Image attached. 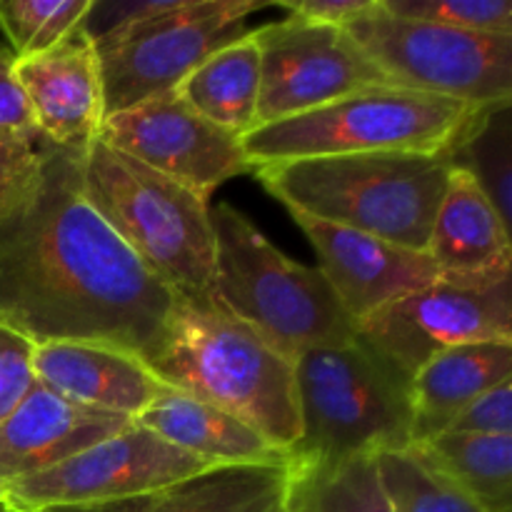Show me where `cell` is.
I'll return each instance as SVG.
<instances>
[{
  "label": "cell",
  "instance_id": "cell-4",
  "mask_svg": "<svg viewBox=\"0 0 512 512\" xmlns=\"http://www.w3.org/2000/svg\"><path fill=\"white\" fill-rule=\"evenodd\" d=\"M300 440L290 468H330L358 455L413 448L410 378L360 343L310 348L293 360Z\"/></svg>",
  "mask_w": 512,
  "mask_h": 512
},
{
  "label": "cell",
  "instance_id": "cell-21",
  "mask_svg": "<svg viewBox=\"0 0 512 512\" xmlns=\"http://www.w3.org/2000/svg\"><path fill=\"white\" fill-rule=\"evenodd\" d=\"M288 480V465H228L138 498L45 512H288Z\"/></svg>",
  "mask_w": 512,
  "mask_h": 512
},
{
  "label": "cell",
  "instance_id": "cell-19",
  "mask_svg": "<svg viewBox=\"0 0 512 512\" xmlns=\"http://www.w3.org/2000/svg\"><path fill=\"white\" fill-rule=\"evenodd\" d=\"M512 380V340L458 345L428 360L410 378L413 448L448 433L480 395Z\"/></svg>",
  "mask_w": 512,
  "mask_h": 512
},
{
  "label": "cell",
  "instance_id": "cell-10",
  "mask_svg": "<svg viewBox=\"0 0 512 512\" xmlns=\"http://www.w3.org/2000/svg\"><path fill=\"white\" fill-rule=\"evenodd\" d=\"M355 338L413 378L458 345L512 340V280L470 285L440 278L375 310L355 325Z\"/></svg>",
  "mask_w": 512,
  "mask_h": 512
},
{
  "label": "cell",
  "instance_id": "cell-20",
  "mask_svg": "<svg viewBox=\"0 0 512 512\" xmlns=\"http://www.w3.org/2000/svg\"><path fill=\"white\" fill-rule=\"evenodd\" d=\"M135 423L208 468L288 465V455L280 453L258 430L205 400L173 388H165Z\"/></svg>",
  "mask_w": 512,
  "mask_h": 512
},
{
  "label": "cell",
  "instance_id": "cell-26",
  "mask_svg": "<svg viewBox=\"0 0 512 512\" xmlns=\"http://www.w3.org/2000/svg\"><path fill=\"white\" fill-rule=\"evenodd\" d=\"M375 458L393 512H488L418 448Z\"/></svg>",
  "mask_w": 512,
  "mask_h": 512
},
{
  "label": "cell",
  "instance_id": "cell-25",
  "mask_svg": "<svg viewBox=\"0 0 512 512\" xmlns=\"http://www.w3.org/2000/svg\"><path fill=\"white\" fill-rule=\"evenodd\" d=\"M453 165L468 170L493 208L512 223V118L510 103L485 108L453 150Z\"/></svg>",
  "mask_w": 512,
  "mask_h": 512
},
{
  "label": "cell",
  "instance_id": "cell-31",
  "mask_svg": "<svg viewBox=\"0 0 512 512\" xmlns=\"http://www.w3.org/2000/svg\"><path fill=\"white\" fill-rule=\"evenodd\" d=\"M448 433L460 435H512V380L480 395L458 415Z\"/></svg>",
  "mask_w": 512,
  "mask_h": 512
},
{
  "label": "cell",
  "instance_id": "cell-32",
  "mask_svg": "<svg viewBox=\"0 0 512 512\" xmlns=\"http://www.w3.org/2000/svg\"><path fill=\"white\" fill-rule=\"evenodd\" d=\"M0 133L40 143L28 100L15 78V55L3 43H0Z\"/></svg>",
  "mask_w": 512,
  "mask_h": 512
},
{
  "label": "cell",
  "instance_id": "cell-11",
  "mask_svg": "<svg viewBox=\"0 0 512 512\" xmlns=\"http://www.w3.org/2000/svg\"><path fill=\"white\" fill-rule=\"evenodd\" d=\"M203 470L208 465L133 423L113 438L10 485L0 495V505L8 512L90 508L153 493Z\"/></svg>",
  "mask_w": 512,
  "mask_h": 512
},
{
  "label": "cell",
  "instance_id": "cell-34",
  "mask_svg": "<svg viewBox=\"0 0 512 512\" xmlns=\"http://www.w3.org/2000/svg\"><path fill=\"white\" fill-rule=\"evenodd\" d=\"M0 512H8V510H5V508H3V505H0Z\"/></svg>",
  "mask_w": 512,
  "mask_h": 512
},
{
  "label": "cell",
  "instance_id": "cell-2",
  "mask_svg": "<svg viewBox=\"0 0 512 512\" xmlns=\"http://www.w3.org/2000/svg\"><path fill=\"white\" fill-rule=\"evenodd\" d=\"M145 365L168 388L205 400L258 430L280 453L300 440L293 360L213 298L180 295Z\"/></svg>",
  "mask_w": 512,
  "mask_h": 512
},
{
  "label": "cell",
  "instance_id": "cell-33",
  "mask_svg": "<svg viewBox=\"0 0 512 512\" xmlns=\"http://www.w3.org/2000/svg\"><path fill=\"white\" fill-rule=\"evenodd\" d=\"M373 3L375 0H283L278 5L305 23L345 28L368 13Z\"/></svg>",
  "mask_w": 512,
  "mask_h": 512
},
{
  "label": "cell",
  "instance_id": "cell-5",
  "mask_svg": "<svg viewBox=\"0 0 512 512\" xmlns=\"http://www.w3.org/2000/svg\"><path fill=\"white\" fill-rule=\"evenodd\" d=\"M80 188L115 235L175 293L213 298L215 238L208 198L100 138L80 158Z\"/></svg>",
  "mask_w": 512,
  "mask_h": 512
},
{
  "label": "cell",
  "instance_id": "cell-24",
  "mask_svg": "<svg viewBox=\"0 0 512 512\" xmlns=\"http://www.w3.org/2000/svg\"><path fill=\"white\" fill-rule=\"evenodd\" d=\"M288 470V512H393L375 455Z\"/></svg>",
  "mask_w": 512,
  "mask_h": 512
},
{
  "label": "cell",
  "instance_id": "cell-1",
  "mask_svg": "<svg viewBox=\"0 0 512 512\" xmlns=\"http://www.w3.org/2000/svg\"><path fill=\"white\" fill-rule=\"evenodd\" d=\"M80 158L40 143L23 203L0 218V323L30 343H100L150 358L180 293L88 203Z\"/></svg>",
  "mask_w": 512,
  "mask_h": 512
},
{
  "label": "cell",
  "instance_id": "cell-27",
  "mask_svg": "<svg viewBox=\"0 0 512 512\" xmlns=\"http://www.w3.org/2000/svg\"><path fill=\"white\" fill-rule=\"evenodd\" d=\"M93 0H0V33L15 58L48 53L80 28Z\"/></svg>",
  "mask_w": 512,
  "mask_h": 512
},
{
  "label": "cell",
  "instance_id": "cell-13",
  "mask_svg": "<svg viewBox=\"0 0 512 512\" xmlns=\"http://www.w3.org/2000/svg\"><path fill=\"white\" fill-rule=\"evenodd\" d=\"M98 138L208 200L225 180L253 170L238 135L205 120L175 93L108 115Z\"/></svg>",
  "mask_w": 512,
  "mask_h": 512
},
{
  "label": "cell",
  "instance_id": "cell-28",
  "mask_svg": "<svg viewBox=\"0 0 512 512\" xmlns=\"http://www.w3.org/2000/svg\"><path fill=\"white\" fill-rule=\"evenodd\" d=\"M383 10L405 20L443 25L465 33L512 35L510 0H380Z\"/></svg>",
  "mask_w": 512,
  "mask_h": 512
},
{
  "label": "cell",
  "instance_id": "cell-15",
  "mask_svg": "<svg viewBox=\"0 0 512 512\" xmlns=\"http://www.w3.org/2000/svg\"><path fill=\"white\" fill-rule=\"evenodd\" d=\"M15 78L40 140L75 155L88 153L105 110L98 58L83 30L78 28L48 53L15 58Z\"/></svg>",
  "mask_w": 512,
  "mask_h": 512
},
{
  "label": "cell",
  "instance_id": "cell-30",
  "mask_svg": "<svg viewBox=\"0 0 512 512\" xmlns=\"http://www.w3.org/2000/svg\"><path fill=\"white\" fill-rule=\"evenodd\" d=\"M40 143L0 133V218L33 190L40 170Z\"/></svg>",
  "mask_w": 512,
  "mask_h": 512
},
{
  "label": "cell",
  "instance_id": "cell-8",
  "mask_svg": "<svg viewBox=\"0 0 512 512\" xmlns=\"http://www.w3.org/2000/svg\"><path fill=\"white\" fill-rule=\"evenodd\" d=\"M343 30L390 85L480 108L512 100V35L405 20L383 10L380 0Z\"/></svg>",
  "mask_w": 512,
  "mask_h": 512
},
{
  "label": "cell",
  "instance_id": "cell-16",
  "mask_svg": "<svg viewBox=\"0 0 512 512\" xmlns=\"http://www.w3.org/2000/svg\"><path fill=\"white\" fill-rule=\"evenodd\" d=\"M128 425L133 420L83 408L35 383L23 403L0 423V495L10 485L113 438Z\"/></svg>",
  "mask_w": 512,
  "mask_h": 512
},
{
  "label": "cell",
  "instance_id": "cell-29",
  "mask_svg": "<svg viewBox=\"0 0 512 512\" xmlns=\"http://www.w3.org/2000/svg\"><path fill=\"white\" fill-rule=\"evenodd\" d=\"M35 343L0 323V423L35 388Z\"/></svg>",
  "mask_w": 512,
  "mask_h": 512
},
{
  "label": "cell",
  "instance_id": "cell-3",
  "mask_svg": "<svg viewBox=\"0 0 512 512\" xmlns=\"http://www.w3.org/2000/svg\"><path fill=\"white\" fill-rule=\"evenodd\" d=\"M450 173L453 158L443 153L330 155L255 168L290 213L420 253L428 250Z\"/></svg>",
  "mask_w": 512,
  "mask_h": 512
},
{
  "label": "cell",
  "instance_id": "cell-23",
  "mask_svg": "<svg viewBox=\"0 0 512 512\" xmlns=\"http://www.w3.org/2000/svg\"><path fill=\"white\" fill-rule=\"evenodd\" d=\"M418 450L488 512H512V435L443 433Z\"/></svg>",
  "mask_w": 512,
  "mask_h": 512
},
{
  "label": "cell",
  "instance_id": "cell-22",
  "mask_svg": "<svg viewBox=\"0 0 512 512\" xmlns=\"http://www.w3.org/2000/svg\"><path fill=\"white\" fill-rule=\"evenodd\" d=\"M175 95L218 128L238 138L250 133L260 98V53L253 30L208 55Z\"/></svg>",
  "mask_w": 512,
  "mask_h": 512
},
{
  "label": "cell",
  "instance_id": "cell-17",
  "mask_svg": "<svg viewBox=\"0 0 512 512\" xmlns=\"http://www.w3.org/2000/svg\"><path fill=\"white\" fill-rule=\"evenodd\" d=\"M33 368L35 380L60 398L133 423L168 388L143 358L100 343L35 345Z\"/></svg>",
  "mask_w": 512,
  "mask_h": 512
},
{
  "label": "cell",
  "instance_id": "cell-6",
  "mask_svg": "<svg viewBox=\"0 0 512 512\" xmlns=\"http://www.w3.org/2000/svg\"><path fill=\"white\" fill-rule=\"evenodd\" d=\"M485 108L463 100L378 85L303 115L258 125L240 138L255 168L288 160L358 153L453 155Z\"/></svg>",
  "mask_w": 512,
  "mask_h": 512
},
{
  "label": "cell",
  "instance_id": "cell-14",
  "mask_svg": "<svg viewBox=\"0 0 512 512\" xmlns=\"http://www.w3.org/2000/svg\"><path fill=\"white\" fill-rule=\"evenodd\" d=\"M290 215L318 253V270L353 325H360L383 305L440 280L438 265L428 253L308 215Z\"/></svg>",
  "mask_w": 512,
  "mask_h": 512
},
{
  "label": "cell",
  "instance_id": "cell-7",
  "mask_svg": "<svg viewBox=\"0 0 512 512\" xmlns=\"http://www.w3.org/2000/svg\"><path fill=\"white\" fill-rule=\"evenodd\" d=\"M215 238V300L263 335L285 358L310 348L355 340V325L340 308L318 268L280 253L248 215L228 203L210 208Z\"/></svg>",
  "mask_w": 512,
  "mask_h": 512
},
{
  "label": "cell",
  "instance_id": "cell-12",
  "mask_svg": "<svg viewBox=\"0 0 512 512\" xmlns=\"http://www.w3.org/2000/svg\"><path fill=\"white\" fill-rule=\"evenodd\" d=\"M260 53L255 128L303 115L365 88L390 85L343 28L288 15L253 30Z\"/></svg>",
  "mask_w": 512,
  "mask_h": 512
},
{
  "label": "cell",
  "instance_id": "cell-18",
  "mask_svg": "<svg viewBox=\"0 0 512 512\" xmlns=\"http://www.w3.org/2000/svg\"><path fill=\"white\" fill-rule=\"evenodd\" d=\"M425 253L445 280L470 285L510 280V228L473 175L458 165H453Z\"/></svg>",
  "mask_w": 512,
  "mask_h": 512
},
{
  "label": "cell",
  "instance_id": "cell-9",
  "mask_svg": "<svg viewBox=\"0 0 512 512\" xmlns=\"http://www.w3.org/2000/svg\"><path fill=\"white\" fill-rule=\"evenodd\" d=\"M265 5L260 0H180L170 13L93 43L105 118L175 93L208 55L243 38L245 18Z\"/></svg>",
  "mask_w": 512,
  "mask_h": 512
}]
</instances>
